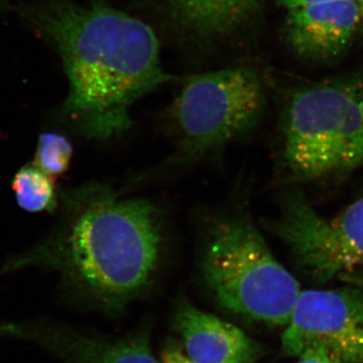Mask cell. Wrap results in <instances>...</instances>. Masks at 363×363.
<instances>
[{
	"mask_svg": "<svg viewBox=\"0 0 363 363\" xmlns=\"http://www.w3.org/2000/svg\"><path fill=\"white\" fill-rule=\"evenodd\" d=\"M362 113H363V100H362Z\"/></svg>",
	"mask_w": 363,
	"mask_h": 363,
	"instance_id": "ffe728a7",
	"label": "cell"
},
{
	"mask_svg": "<svg viewBox=\"0 0 363 363\" xmlns=\"http://www.w3.org/2000/svg\"><path fill=\"white\" fill-rule=\"evenodd\" d=\"M0 334L45 348L67 363H159L145 336L101 345L40 322L1 324Z\"/></svg>",
	"mask_w": 363,
	"mask_h": 363,
	"instance_id": "9c48e42d",
	"label": "cell"
},
{
	"mask_svg": "<svg viewBox=\"0 0 363 363\" xmlns=\"http://www.w3.org/2000/svg\"><path fill=\"white\" fill-rule=\"evenodd\" d=\"M73 157V147L66 135L55 131L42 133L38 140L33 164L52 178L63 175Z\"/></svg>",
	"mask_w": 363,
	"mask_h": 363,
	"instance_id": "4fadbf2b",
	"label": "cell"
},
{
	"mask_svg": "<svg viewBox=\"0 0 363 363\" xmlns=\"http://www.w3.org/2000/svg\"><path fill=\"white\" fill-rule=\"evenodd\" d=\"M281 350L297 357L322 350L344 363H363L362 289L301 291L281 336Z\"/></svg>",
	"mask_w": 363,
	"mask_h": 363,
	"instance_id": "52a82bcc",
	"label": "cell"
},
{
	"mask_svg": "<svg viewBox=\"0 0 363 363\" xmlns=\"http://www.w3.org/2000/svg\"><path fill=\"white\" fill-rule=\"evenodd\" d=\"M357 2L360 11V28L363 32V0H357Z\"/></svg>",
	"mask_w": 363,
	"mask_h": 363,
	"instance_id": "ac0fdd59",
	"label": "cell"
},
{
	"mask_svg": "<svg viewBox=\"0 0 363 363\" xmlns=\"http://www.w3.org/2000/svg\"><path fill=\"white\" fill-rule=\"evenodd\" d=\"M166 247L161 208L89 182L62 191L56 226L35 247L7 260L2 272L45 267L79 292L121 304L149 286Z\"/></svg>",
	"mask_w": 363,
	"mask_h": 363,
	"instance_id": "7a4b0ae2",
	"label": "cell"
},
{
	"mask_svg": "<svg viewBox=\"0 0 363 363\" xmlns=\"http://www.w3.org/2000/svg\"><path fill=\"white\" fill-rule=\"evenodd\" d=\"M279 213L264 222L306 276L327 281L363 269V197L333 217L318 213L298 191L279 198Z\"/></svg>",
	"mask_w": 363,
	"mask_h": 363,
	"instance_id": "8992f818",
	"label": "cell"
},
{
	"mask_svg": "<svg viewBox=\"0 0 363 363\" xmlns=\"http://www.w3.org/2000/svg\"><path fill=\"white\" fill-rule=\"evenodd\" d=\"M13 189L21 209L32 213L52 212L60 204L54 178L35 164H26L14 176Z\"/></svg>",
	"mask_w": 363,
	"mask_h": 363,
	"instance_id": "7c38bea8",
	"label": "cell"
},
{
	"mask_svg": "<svg viewBox=\"0 0 363 363\" xmlns=\"http://www.w3.org/2000/svg\"><path fill=\"white\" fill-rule=\"evenodd\" d=\"M182 20L203 33L233 30L247 20L262 0H169Z\"/></svg>",
	"mask_w": 363,
	"mask_h": 363,
	"instance_id": "8fae6325",
	"label": "cell"
},
{
	"mask_svg": "<svg viewBox=\"0 0 363 363\" xmlns=\"http://www.w3.org/2000/svg\"><path fill=\"white\" fill-rule=\"evenodd\" d=\"M198 264L222 307L272 326L290 322L300 284L272 255L241 203L207 217Z\"/></svg>",
	"mask_w": 363,
	"mask_h": 363,
	"instance_id": "3957f363",
	"label": "cell"
},
{
	"mask_svg": "<svg viewBox=\"0 0 363 363\" xmlns=\"http://www.w3.org/2000/svg\"><path fill=\"white\" fill-rule=\"evenodd\" d=\"M359 28L357 0H325L289 11L286 35L298 58L329 62L347 51Z\"/></svg>",
	"mask_w": 363,
	"mask_h": 363,
	"instance_id": "ba28073f",
	"label": "cell"
},
{
	"mask_svg": "<svg viewBox=\"0 0 363 363\" xmlns=\"http://www.w3.org/2000/svg\"><path fill=\"white\" fill-rule=\"evenodd\" d=\"M266 92L257 72L233 67L186 81L169 111L175 150L135 182L192 166L242 140L262 121Z\"/></svg>",
	"mask_w": 363,
	"mask_h": 363,
	"instance_id": "5b68a950",
	"label": "cell"
},
{
	"mask_svg": "<svg viewBox=\"0 0 363 363\" xmlns=\"http://www.w3.org/2000/svg\"><path fill=\"white\" fill-rule=\"evenodd\" d=\"M175 323L193 363H252L259 357L245 332L187 303L179 308Z\"/></svg>",
	"mask_w": 363,
	"mask_h": 363,
	"instance_id": "30bf717a",
	"label": "cell"
},
{
	"mask_svg": "<svg viewBox=\"0 0 363 363\" xmlns=\"http://www.w3.org/2000/svg\"><path fill=\"white\" fill-rule=\"evenodd\" d=\"M339 279H342L343 281L350 284V285L357 286L363 290V269L350 272V274H342V276L339 277Z\"/></svg>",
	"mask_w": 363,
	"mask_h": 363,
	"instance_id": "9a60e30c",
	"label": "cell"
},
{
	"mask_svg": "<svg viewBox=\"0 0 363 363\" xmlns=\"http://www.w3.org/2000/svg\"><path fill=\"white\" fill-rule=\"evenodd\" d=\"M21 14L58 50L69 82L60 114L87 140L121 138L135 102L171 80L152 28L104 2L35 0Z\"/></svg>",
	"mask_w": 363,
	"mask_h": 363,
	"instance_id": "6da1fadb",
	"label": "cell"
},
{
	"mask_svg": "<svg viewBox=\"0 0 363 363\" xmlns=\"http://www.w3.org/2000/svg\"><path fill=\"white\" fill-rule=\"evenodd\" d=\"M277 1L289 11H292L298 7L310 6V4H318V2L325 1V0H277Z\"/></svg>",
	"mask_w": 363,
	"mask_h": 363,
	"instance_id": "2e32d148",
	"label": "cell"
},
{
	"mask_svg": "<svg viewBox=\"0 0 363 363\" xmlns=\"http://www.w3.org/2000/svg\"><path fill=\"white\" fill-rule=\"evenodd\" d=\"M9 0H0V6H7V4H9Z\"/></svg>",
	"mask_w": 363,
	"mask_h": 363,
	"instance_id": "d6986e66",
	"label": "cell"
},
{
	"mask_svg": "<svg viewBox=\"0 0 363 363\" xmlns=\"http://www.w3.org/2000/svg\"><path fill=\"white\" fill-rule=\"evenodd\" d=\"M164 363H193L188 357H184L180 351L168 350L164 352L162 357Z\"/></svg>",
	"mask_w": 363,
	"mask_h": 363,
	"instance_id": "e0dca14e",
	"label": "cell"
},
{
	"mask_svg": "<svg viewBox=\"0 0 363 363\" xmlns=\"http://www.w3.org/2000/svg\"><path fill=\"white\" fill-rule=\"evenodd\" d=\"M297 363H344L322 350H309L298 357Z\"/></svg>",
	"mask_w": 363,
	"mask_h": 363,
	"instance_id": "5bb4252c",
	"label": "cell"
},
{
	"mask_svg": "<svg viewBox=\"0 0 363 363\" xmlns=\"http://www.w3.org/2000/svg\"><path fill=\"white\" fill-rule=\"evenodd\" d=\"M363 77L298 88L281 118L279 167L288 183H315L363 164Z\"/></svg>",
	"mask_w": 363,
	"mask_h": 363,
	"instance_id": "277c9868",
	"label": "cell"
}]
</instances>
